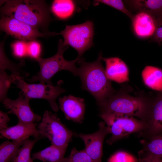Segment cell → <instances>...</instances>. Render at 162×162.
<instances>
[{"mask_svg": "<svg viewBox=\"0 0 162 162\" xmlns=\"http://www.w3.org/2000/svg\"><path fill=\"white\" fill-rule=\"evenodd\" d=\"M105 63V73L110 81L122 83L129 80V70L125 62L117 57H102Z\"/></svg>", "mask_w": 162, "mask_h": 162, "instance_id": "2e32d148", "label": "cell"}, {"mask_svg": "<svg viewBox=\"0 0 162 162\" xmlns=\"http://www.w3.org/2000/svg\"><path fill=\"white\" fill-rule=\"evenodd\" d=\"M100 116L110 130L111 136L106 141L109 145L131 134L144 131L147 127L146 122L132 116L101 112Z\"/></svg>", "mask_w": 162, "mask_h": 162, "instance_id": "5b68a950", "label": "cell"}, {"mask_svg": "<svg viewBox=\"0 0 162 162\" xmlns=\"http://www.w3.org/2000/svg\"><path fill=\"white\" fill-rule=\"evenodd\" d=\"M66 150L51 145L45 149L35 152L32 155V159L43 162H60L64 158Z\"/></svg>", "mask_w": 162, "mask_h": 162, "instance_id": "ffe728a7", "label": "cell"}, {"mask_svg": "<svg viewBox=\"0 0 162 162\" xmlns=\"http://www.w3.org/2000/svg\"><path fill=\"white\" fill-rule=\"evenodd\" d=\"M14 76L13 83L16 85V87L21 90L25 98L30 100L32 98L45 99L48 101L53 111H58L59 107L56 102V99L61 94L66 92L61 87L63 82L62 80L59 81L55 86L40 83L29 84L20 76Z\"/></svg>", "mask_w": 162, "mask_h": 162, "instance_id": "ba28073f", "label": "cell"}, {"mask_svg": "<svg viewBox=\"0 0 162 162\" xmlns=\"http://www.w3.org/2000/svg\"><path fill=\"white\" fill-rule=\"evenodd\" d=\"M26 141H5L0 145V162H12Z\"/></svg>", "mask_w": 162, "mask_h": 162, "instance_id": "7402d4cb", "label": "cell"}, {"mask_svg": "<svg viewBox=\"0 0 162 162\" xmlns=\"http://www.w3.org/2000/svg\"><path fill=\"white\" fill-rule=\"evenodd\" d=\"M15 79L14 75H9L5 71H0V100L2 102L7 98L8 89Z\"/></svg>", "mask_w": 162, "mask_h": 162, "instance_id": "d4e9b609", "label": "cell"}, {"mask_svg": "<svg viewBox=\"0 0 162 162\" xmlns=\"http://www.w3.org/2000/svg\"><path fill=\"white\" fill-rule=\"evenodd\" d=\"M37 124L18 122L15 126L0 130L1 136L13 141H24L31 136L35 139H42L37 128Z\"/></svg>", "mask_w": 162, "mask_h": 162, "instance_id": "5bb4252c", "label": "cell"}, {"mask_svg": "<svg viewBox=\"0 0 162 162\" xmlns=\"http://www.w3.org/2000/svg\"><path fill=\"white\" fill-rule=\"evenodd\" d=\"M154 162H162V158L157 159Z\"/></svg>", "mask_w": 162, "mask_h": 162, "instance_id": "d6a6232c", "label": "cell"}, {"mask_svg": "<svg viewBox=\"0 0 162 162\" xmlns=\"http://www.w3.org/2000/svg\"><path fill=\"white\" fill-rule=\"evenodd\" d=\"M153 101L143 97H134L119 92L98 105L100 113L132 116L146 122Z\"/></svg>", "mask_w": 162, "mask_h": 162, "instance_id": "3957f363", "label": "cell"}, {"mask_svg": "<svg viewBox=\"0 0 162 162\" xmlns=\"http://www.w3.org/2000/svg\"><path fill=\"white\" fill-rule=\"evenodd\" d=\"M33 160L32 159V158H30V159L29 160L28 162H33Z\"/></svg>", "mask_w": 162, "mask_h": 162, "instance_id": "836d02e7", "label": "cell"}, {"mask_svg": "<svg viewBox=\"0 0 162 162\" xmlns=\"http://www.w3.org/2000/svg\"><path fill=\"white\" fill-rule=\"evenodd\" d=\"M146 123L147 128L139 132L140 136L148 139L162 133V92L153 100Z\"/></svg>", "mask_w": 162, "mask_h": 162, "instance_id": "4fadbf2b", "label": "cell"}, {"mask_svg": "<svg viewBox=\"0 0 162 162\" xmlns=\"http://www.w3.org/2000/svg\"><path fill=\"white\" fill-rule=\"evenodd\" d=\"M102 57L100 53L94 62H86L82 58L78 62L80 66L78 76L80 79L82 88L94 96L97 104L116 93L106 76L102 63Z\"/></svg>", "mask_w": 162, "mask_h": 162, "instance_id": "7a4b0ae2", "label": "cell"}, {"mask_svg": "<svg viewBox=\"0 0 162 162\" xmlns=\"http://www.w3.org/2000/svg\"><path fill=\"white\" fill-rule=\"evenodd\" d=\"M29 100L25 97L21 91L16 99L13 100L7 98L2 103L4 106L9 110L7 113L16 115L18 118V122L36 123L40 121L41 117L33 112L29 104Z\"/></svg>", "mask_w": 162, "mask_h": 162, "instance_id": "8fae6325", "label": "cell"}, {"mask_svg": "<svg viewBox=\"0 0 162 162\" xmlns=\"http://www.w3.org/2000/svg\"><path fill=\"white\" fill-rule=\"evenodd\" d=\"M7 113L0 111V130H4L8 127V123L10 118Z\"/></svg>", "mask_w": 162, "mask_h": 162, "instance_id": "1f68e13d", "label": "cell"}, {"mask_svg": "<svg viewBox=\"0 0 162 162\" xmlns=\"http://www.w3.org/2000/svg\"><path fill=\"white\" fill-rule=\"evenodd\" d=\"M142 76L144 83L148 87L162 92V70L161 69L147 66L142 71Z\"/></svg>", "mask_w": 162, "mask_h": 162, "instance_id": "d6986e66", "label": "cell"}, {"mask_svg": "<svg viewBox=\"0 0 162 162\" xmlns=\"http://www.w3.org/2000/svg\"><path fill=\"white\" fill-rule=\"evenodd\" d=\"M155 29L153 34L154 39L158 42H162V20L160 17L155 18Z\"/></svg>", "mask_w": 162, "mask_h": 162, "instance_id": "4dcf8cb0", "label": "cell"}, {"mask_svg": "<svg viewBox=\"0 0 162 162\" xmlns=\"http://www.w3.org/2000/svg\"><path fill=\"white\" fill-rule=\"evenodd\" d=\"M40 139L31 140L28 139L20 148L18 153L12 162H28L31 158L32 150L35 144Z\"/></svg>", "mask_w": 162, "mask_h": 162, "instance_id": "cb8c5ba5", "label": "cell"}, {"mask_svg": "<svg viewBox=\"0 0 162 162\" xmlns=\"http://www.w3.org/2000/svg\"><path fill=\"white\" fill-rule=\"evenodd\" d=\"M135 159L130 154L123 152H117L112 156L107 162H136Z\"/></svg>", "mask_w": 162, "mask_h": 162, "instance_id": "f546056e", "label": "cell"}, {"mask_svg": "<svg viewBox=\"0 0 162 162\" xmlns=\"http://www.w3.org/2000/svg\"><path fill=\"white\" fill-rule=\"evenodd\" d=\"M41 137L47 138L53 145L66 150L74 133L60 121L56 115L45 111L37 127Z\"/></svg>", "mask_w": 162, "mask_h": 162, "instance_id": "52a82bcc", "label": "cell"}, {"mask_svg": "<svg viewBox=\"0 0 162 162\" xmlns=\"http://www.w3.org/2000/svg\"><path fill=\"white\" fill-rule=\"evenodd\" d=\"M130 4L140 12L160 15L162 12V0H134L130 1Z\"/></svg>", "mask_w": 162, "mask_h": 162, "instance_id": "603a6c76", "label": "cell"}, {"mask_svg": "<svg viewBox=\"0 0 162 162\" xmlns=\"http://www.w3.org/2000/svg\"><path fill=\"white\" fill-rule=\"evenodd\" d=\"M105 4L112 7L123 13L131 20L134 15L125 7L122 0H94L93 5H97L99 3Z\"/></svg>", "mask_w": 162, "mask_h": 162, "instance_id": "4316f807", "label": "cell"}, {"mask_svg": "<svg viewBox=\"0 0 162 162\" xmlns=\"http://www.w3.org/2000/svg\"><path fill=\"white\" fill-rule=\"evenodd\" d=\"M98 127V130L93 133L76 134L83 141L85 145L84 150L93 162H102L104 140L106 136L110 134V128L104 122H100Z\"/></svg>", "mask_w": 162, "mask_h": 162, "instance_id": "30bf717a", "label": "cell"}, {"mask_svg": "<svg viewBox=\"0 0 162 162\" xmlns=\"http://www.w3.org/2000/svg\"><path fill=\"white\" fill-rule=\"evenodd\" d=\"M40 44L35 40L27 43V54L31 57L36 59L39 57L41 52Z\"/></svg>", "mask_w": 162, "mask_h": 162, "instance_id": "f1b7e54d", "label": "cell"}, {"mask_svg": "<svg viewBox=\"0 0 162 162\" xmlns=\"http://www.w3.org/2000/svg\"><path fill=\"white\" fill-rule=\"evenodd\" d=\"M58 35L63 36L64 44L71 46L77 51L79 61L84 52L93 46L94 24L92 21L87 20L79 24L66 25L63 30L57 33Z\"/></svg>", "mask_w": 162, "mask_h": 162, "instance_id": "8992f818", "label": "cell"}, {"mask_svg": "<svg viewBox=\"0 0 162 162\" xmlns=\"http://www.w3.org/2000/svg\"><path fill=\"white\" fill-rule=\"evenodd\" d=\"M60 162H93L84 150L78 151L74 148L70 155Z\"/></svg>", "mask_w": 162, "mask_h": 162, "instance_id": "484cf974", "label": "cell"}, {"mask_svg": "<svg viewBox=\"0 0 162 162\" xmlns=\"http://www.w3.org/2000/svg\"><path fill=\"white\" fill-rule=\"evenodd\" d=\"M1 16L0 29L21 40H34L38 38L57 35L55 32H43L38 29L14 18L5 16Z\"/></svg>", "mask_w": 162, "mask_h": 162, "instance_id": "9c48e42d", "label": "cell"}, {"mask_svg": "<svg viewBox=\"0 0 162 162\" xmlns=\"http://www.w3.org/2000/svg\"><path fill=\"white\" fill-rule=\"evenodd\" d=\"M134 32L139 37L146 38L153 35L155 29V18L151 14L140 12L131 20Z\"/></svg>", "mask_w": 162, "mask_h": 162, "instance_id": "e0dca14e", "label": "cell"}, {"mask_svg": "<svg viewBox=\"0 0 162 162\" xmlns=\"http://www.w3.org/2000/svg\"><path fill=\"white\" fill-rule=\"evenodd\" d=\"M4 41L0 45V71H10L14 75L19 76L23 78L27 77L29 74L23 70L22 67L23 66V61L19 64H15L11 61L7 57L4 50Z\"/></svg>", "mask_w": 162, "mask_h": 162, "instance_id": "44dd1931", "label": "cell"}, {"mask_svg": "<svg viewBox=\"0 0 162 162\" xmlns=\"http://www.w3.org/2000/svg\"><path fill=\"white\" fill-rule=\"evenodd\" d=\"M0 13L1 16L14 18L45 33L51 32L49 24L57 20L52 17L50 7L43 0H6Z\"/></svg>", "mask_w": 162, "mask_h": 162, "instance_id": "6da1fadb", "label": "cell"}, {"mask_svg": "<svg viewBox=\"0 0 162 162\" xmlns=\"http://www.w3.org/2000/svg\"><path fill=\"white\" fill-rule=\"evenodd\" d=\"M14 55L16 57L21 58L27 54V43L22 40H18L12 45Z\"/></svg>", "mask_w": 162, "mask_h": 162, "instance_id": "83f0119b", "label": "cell"}, {"mask_svg": "<svg viewBox=\"0 0 162 162\" xmlns=\"http://www.w3.org/2000/svg\"><path fill=\"white\" fill-rule=\"evenodd\" d=\"M58 99L59 108L66 119L78 123L83 122L86 107L83 98L69 95Z\"/></svg>", "mask_w": 162, "mask_h": 162, "instance_id": "7c38bea8", "label": "cell"}, {"mask_svg": "<svg viewBox=\"0 0 162 162\" xmlns=\"http://www.w3.org/2000/svg\"><path fill=\"white\" fill-rule=\"evenodd\" d=\"M76 1L70 0H55L50 8L52 13L57 20H65L72 17L77 8Z\"/></svg>", "mask_w": 162, "mask_h": 162, "instance_id": "ac0fdd59", "label": "cell"}, {"mask_svg": "<svg viewBox=\"0 0 162 162\" xmlns=\"http://www.w3.org/2000/svg\"><path fill=\"white\" fill-rule=\"evenodd\" d=\"M142 147L138 152L139 162H153L162 158V134L141 141Z\"/></svg>", "mask_w": 162, "mask_h": 162, "instance_id": "9a60e30c", "label": "cell"}, {"mask_svg": "<svg viewBox=\"0 0 162 162\" xmlns=\"http://www.w3.org/2000/svg\"><path fill=\"white\" fill-rule=\"evenodd\" d=\"M160 15H161V16L162 17V12L161 13V14H160Z\"/></svg>", "mask_w": 162, "mask_h": 162, "instance_id": "e575fe53", "label": "cell"}, {"mask_svg": "<svg viewBox=\"0 0 162 162\" xmlns=\"http://www.w3.org/2000/svg\"><path fill=\"white\" fill-rule=\"evenodd\" d=\"M68 48L69 46L64 44L63 40L60 39L56 54L49 58H44L40 57L37 58L36 60L39 63L40 71L36 75L27 80L31 82L39 81L41 83L53 85L51 82L52 77L63 70L68 71L75 76H78V68L75 65L76 62H78V58L68 61L64 57V52Z\"/></svg>", "mask_w": 162, "mask_h": 162, "instance_id": "277c9868", "label": "cell"}]
</instances>
